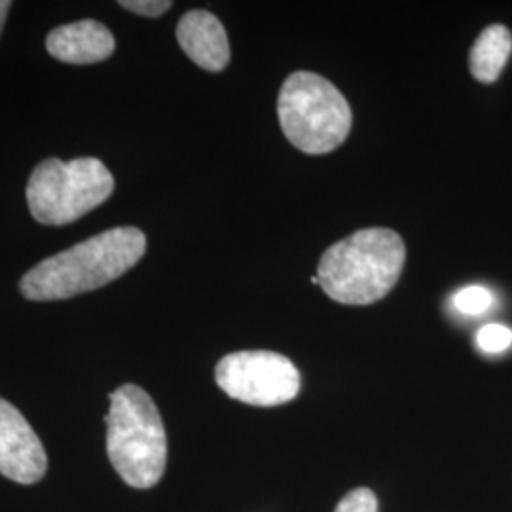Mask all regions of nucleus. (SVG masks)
<instances>
[{"label": "nucleus", "instance_id": "f257e3e1", "mask_svg": "<svg viewBox=\"0 0 512 512\" xmlns=\"http://www.w3.org/2000/svg\"><path fill=\"white\" fill-rule=\"evenodd\" d=\"M147 251V236L135 226L112 228L42 260L21 277L27 300L54 302L90 293L129 272Z\"/></svg>", "mask_w": 512, "mask_h": 512}, {"label": "nucleus", "instance_id": "f03ea898", "mask_svg": "<svg viewBox=\"0 0 512 512\" xmlns=\"http://www.w3.org/2000/svg\"><path fill=\"white\" fill-rule=\"evenodd\" d=\"M406 245L389 228H365L330 245L317 266L323 291L338 304L368 306L393 291L403 274Z\"/></svg>", "mask_w": 512, "mask_h": 512}, {"label": "nucleus", "instance_id": "7ed1b4c3", "mask_svg": "<svg viewBox=\"0 0 512 512\" xmlns=\"http://www.w3.org/2000/svg\"><path fill=\"white\" fill-rule=\"evenodd\" d=\"M109 399L110 463L128 486L148 490L162 480L167 465V435L160 410L139 385H122Z\"/></svg>", "mask_w": 512, "mask_h": 512}, {"label": "nucleus", "instance_id": "20e7f679", "mask_svg": "<svg viewBox=\"0 0 512 512\" xmlns=\"http://www.w3.org/2000/svg\"><path fill=\"white\" fill-rule=\"evenodd\" d=\"M277 114L287 141L311 156L336 150L353 126L344 93L325 76L310 71H296L283 82Z\"/></svg>", "mask_w": 512, "mask_h": 512}, {"label": "nucleus", "instance_id": "39448f33", "mask_svg": "<svg viewBox=\"0 0 512 512\" xmlns=\"http://www.w3.org/2000/svg\"><path fill=\"white\" fill-rule=\"evenodd\" d=\"M112 190L114 179L101 160L76 158L63 162L48 158L29 177L27 203L40 224L63 226L107 202Z\"/></svg>", "mask_w": 512, "mask_h": 512}, {"label": "nucleus", "instance_id": "423d86ee", "mask_svg": "<svg viewBox=\"0 0 512 512\" xmlns=\"http://www.w3.org/2000/svg\"><path fill=\"white\" fill-rule=\"evenodd\" d=\"M220 389L239 403L279 406L291 403L300 391V372L281 353L255 349L222 357L215 368Z\"/></svg>", "mask_w": 512, "mask_h": 512}, {"label": "nucleus", "instance_id": "0eeeda50", "mask_svg": "<svg viewBox=\"0 0 512 512\" xmlns=\"http://www.w3.org/2000/svg\"><path fill=\"white\" fill-rule=\"evenodd\" d=\"M48 471V456L35 429L18 408L0 397V475L18 484H37Z\"/></svg>", "mask_w": 512, "mask_h": 512}, {"label": "nucleus", "instance_id": "6e6552de", "mask_svg": "<svg viewBox=\"0 0 512 512\" xmlns=\"http://www.w3.org/2000/svg\"><path fill=\"white\" fill-rule=\"evenodd\" d=\"M177 40L198 67L220 73L230 63V42L220 19L207 10L186 12L177 25Z\"/></svg>", "mask_w": 512, "mask_h": 512}, {"label": "nucleus", "instance_id": "1a4fd4ad", "mask_svg": "<svg viewBox=\"0 0 512 512\" xmlns=\"http://www.w3.org/2000/svg\"><path fill=\"white\" fill-rule=\"evenodd\" d=\"M116 40L109 27L95 19H82L54 29L46 38L48 54L71 65H92L109 59Z\"/></svg>", "mask_w": 512, "mask_h": 512}, {"label": "nucleus", "instance_id": "9d476101", "mask_svg": "<svg viewBox=\"0 0 512 512\" xmlns=\"http://www.w3.org/2000/svg\"><path fill=\"white\" fill-rule=\"evenodd\" d=\"M512 54V35L505 25H490L476 38L469 54V71L478 82L494 84Z\"/></svg>", "mask_w": 512, "mask_h": 512}, {"label": "nucleus", "instance_id": "9b49d317", "mask_svg": "<svg viewBox=\"0 0 512 512\" xmlns=\"http://www.w3.org/2000/svg\"><path fill=\"white\" fill-rule=\"evenodd\" d=\"M492 302H494L492 293L480 285L465 287L454 296V306L463 315H482L484 311L492 308Z\"/></svg>", "mask_w": 512, "mask_h": 512}, {"label": "nucleus", "instance_id": "f8f14e48", "mask_svg": "<svg viewBox=\"0 0 512 512\" xmlns=\"http://www.w3.org/2000/svg\"><path fill=\"white\" fill-rule=\"evenodd\" d=\"M476 344L484 353H503L512 346V330L505 325H486L478 330Z\"/></svg>", "mask_w": 512, "mask_h": 512}, {"label": "nucleus", "instance_id": "ddd939ff", "mask_svg": "<svg viewBox=\"0 0 512 512\" xmlns=\"http://www.w3.org/2000/svg\"><path fill=\"white\" fill-rule=\"evenodd\" d=\"M334 512H378V497L368 488H357L344 495Z\"/></svg>", "mask_w": 512, "mask_h": 512}, {"label": "nucleus", "instance_id": "4468645a", "mask_svg": "<svg viewBox=\"0 0 512 512\" xmlns=\"http://www.w3.org/2000/svg\"><path fill=\"white\" fill-rule=\"evenodd\" d=\"M120 6L133 14L145 16V18H160L173 6V2H169V0H122Z\"/></svg>", "mask_w": 512, "mask_h": 512}, {"label": "nucleus", "instance_id": "2eb2a0df", "mask_svg": "<svg viewBox=\"0 0 512 512\" xmlns=\"http://www.w3.org/2000/svg\"><path fill=\"white\" fill-rule=\"evenodd\" d=\"M10 8H12V2H10V0H0V33H2V29H4V23H6Z\"/></svg>", "mask_w": 512, "mask_h": 512}]
</instances>
